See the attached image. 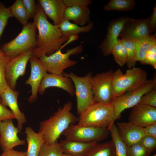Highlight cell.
I'll use <instances>...</instances> for the list:
<instances>
[{"label": "cell", "instance_id": "6da1fadb", "mask_svg": "<svg viewBox=\"0 0 156 156\" xmlns=\"http://www.w3.org/2000/svg\"><path fill=\"white\" fill-rule=\"evenodd\" d=\"M37 10L33 18L34 23L38 30L37 46L33 51V55L39 58L45 55H50L59 50L70 36H62L58 26L49 22L47 16L38 2Z\"/></svg>", "mask_w": 156, "mask_h": 156}, {"label": "cell", "instance_id": "7a4b0ae2", "mask_svg": "<svg viewBox=\"0 0 156 156\" xmlns=\"http://www.w3.org/2000/svg\"><path fill=\"white\" fill-rule=\"evenodd\" d=\"M71 102L68 101L48 119L40 123L38 132L43 136L45 143H52L57 141L60 135L78 118L71 112Z\"/></svg>", "mask_w": 156, "mask_h": 156}, {"label": "cell", "instance_id": "3957f363", "mask_svg": "<svg viewBox=\"0 0 156 156\" xmlns=\"http://www.w3.org/2000/svg\"><path fill=\"white\" fill-rule=\"evenodd\" d=\"M78 38V35L70 36L68 40L54 53L49 56L44 55L39 58L47 72L53 74L62 75L64 69L76 64L77 62L70 60L69 57L71 55H78L83 52V47L81 44L68 49L65 53H63L61 50L66 45L77 40Z\"/></svg>", "mask_w": 156, "mask_h": 156}, {"label": "cell", "instance_id": "277c9868", "mask_svg": "<svg viewBox=\"0 0 156 156\" xmlns=\"http://www.w3.org/2000/svg\"><path fill=\"white\" fill-rule=\"evenodd\" d=\"M147 77L146 72L140 67H132L125 73L120 69L113 72L112 99L138 88L146 81Z\"/></svg>", "mask_w": 156, "mask_h": 156}, {"label": "cell", "instance_id": "5b68a950", "mask_svg": "<svg viewBox=\"0 0 156 156\" xmlns=\"http://www.w3.org/2000/svg\"><path fill=\"white\" fill-rule=\"evenodd\" d=\"M79 116L77 124L80 125L107 128L109 131L114 123V113L111 103H95Z\"/></svg>", "mask_w": 156, "mask_h": 156}, {"label": "cell", "instance_id": "8992f818", "mask_svg": "<svg viewBox=\"0 0 156 156\" xmlns=\"http://www.w3.org/2000/svg\"><path fill=\"white\" fill-rule=\"evenodd\" d=\"M36 28L33 22L23 26L20 33L14 39L3 45L1 49L10 57L31 49L37 46Z\"/></svg>", "mask_w": 156, "mask_h": 156}, {"label": "cell", "instance_id": "52a82bcc", "mask_svg": "<svg viewBox=\"0 0 156 156\" xmlns=\"http://www.w3.org/2000/svg\"><path fill=\"white\" fill-rule=\"evenodd\" d=\"M92 74L90 72L85 76L79 77L73 72H64L62 74L70 78L73 82L77 98V113L79 116L94 103L91 86Z\"/></svg>", "mask_w": 156, "mask_h": 156}, {"label": "cell", "instance_id": "ba28073f", "mask_svg": "<svg viewBox=\"0 0 156 156\" xmlns=\"http://www.w3.org/2000/svg\"><path fill=\"white\" fill-rule=\"evenodd\" d=\"M156 87V77H154L147 79L138 88L125 93L112 99L111 103L113 105L114 113V122L120 117L123 111L138 104L144 94Z\"/></svg>", "mask_w": 156, "mask_h": 156}, {"label": "cell", "instance_id": "9c48e42d", "mask_svg": "<svg viewBox=\"0 0 156 156\" xmlns=\"http://www.w3.org/2000/svg\"><path fill=\"white\" fill-rule=\"evenodd\" d=\"M109 131L107 128L73 124L70 125L62 134L68 140L83 142H97L106 138Z\"/></svg>", "mask_w": 156, "mask_h": 156}, {"label": "cell", "instance_id": "30bf717a", "mask_svg": "<svg viewBox=\"0 0 156 156\" xmlns=\"http://www.w3.org/2000/svg\"><path fill=\"white\" fill-rule=\"evenodd\" d=\"M112 69L97 73L92 76L91 86L94 102L108 104L111 103L112 94Z\"/></svg>", "mask_w": 156, "mask_h": 156}, {"label": "cell", "instance_id": "8fae6325", "mask_svg": "<svg viewBox=\"0 0 156 156\" xmlns=\"http://www.w3.org/2000/svg\"><path fill=\"white\" fill-rule=\"evenodd\" d=\"M33 50L10 57L6 66L5 76L8 86L12 89L15 90L18 79L25 75L27 62L33 55Z\"/></svg>", "mask_w": 156, "mask_h": 156}, {"label": "cell", "instance_id": "7c38bea8", "mask_svg": "<svg viewBox=\"0 0 156 156\" xmlns=\"http://www.w3.org/2000/svg\"><path fill=\"white\" fill-rule=\"evenodd\" d=\"M12 120L0 121V146L3 152L23 145L26 142L18 137L17 134L19 132L17 127L14 126Z\"/></svg>", "mask_w": 156, "mask_h": 156}, {"label": "cell", "instance_id": "4fadbf2b", "mask_svg": "<svg viewBox=\"0 0 156 156\" xmlns=\"http://www.w3.org/2000/svg\"><path fill=\"white\" fill-rule=\"evenodd\" d=\"M29 61L31 68L30 74L25 83L31 87V95L27 100L30 103H32L37 99L40 85L47 72L39 58L32 55Z\"/></svg>", "mask_w": 156, "mask_h": 156}, {"label": "cell", "instance_id": "5bb4252c", "mask_svg": "<svg viewBox=\"0 0 156 156\" xmlns=\"http://www.w3.org/2000/svg\"><path fill=\"white\" fill-rule=\"evenodd\" d=\"M129 18L122 16L109 23L106 35L99 46L104 56L111 54L112 48L118 40L124 24Z\"/></svg>", "mask_w": 156, "mask_h": 156}, {"label": "cell", "instance_id": "9a60e30c", "mask_svg": "<svg viewBox=\"0 0 156 156\" xmlns=\"http://www.w3.org/2000/svg\"><path fill=\"white\" fill-rule=\"evenodd\" d=\"M151 34L148 17L144 19L129 18L124 24L119 37L137 40Z\"/></svg>", "mask_w": 156, "mask_h": 156}, {"label": "cell", "instance_id": "2e32d148", "mask_svg": "<svg viewBox=\"0 0 156 156\" xmlns=\"http://www.w3.org/2000/svg\"><path fill=\"white\" fill-rule=\"evenodd\" d=\"M51 87L60 88L67 92L71 96H74V84L72 79L68 77L47 73L41 81L38 93L42 95L47 88Z\"/></svg>", "mask_w": 156, "mask_h": 156}, {"label": "cell", "instance_id": "e0dca14e", "mask_svg": "<svg viewBox=\"0 0 156 156\" xmlns=\"http://www.w3.org/2000/svg\"><path fill=\"white\" fill-rule=\"evenodd\" d=\"M129 119V122L143 128L156 123V108L137 104L133 107Z\"/></svg>", "mask_w": 156, "mask_h": 156}, {"label": "cell", "instance_id": "ac0fdd59", "mask_svg": "<svg viewBox=\"0 0 156 156\" xmlns=\"http://www.w3.org/2000/svg\"><path fill=\"white\" fill-rule=\"evenodd\" d=\"M116 126L120 138L127 146L139 143L145 135L143 128L129 122H118Z\"/></svg>", "mask_w": 156, "mask_h": 156}, {"label": "cell", "instance_id": "d6986e66", "mask_svg": "<svg viewBox=\"0 0 156 156\" xmlns=\"http://www.w3.org/2000/svg\"><path fill=\"white\" fill-rule=\"evenodd\" d=\"M19 92L12 89L8 86L1 96V103L4 106H8L16 117L18 122L17 127L19 132L21 131L23 125L27 120L24 113L20 109L18 103Z\"/></svg>", "mask_w": 156, "mask_h": 156}, {"label": "cell", "instance_id": "ffe728a7", "mask_svg": "<svg viewBox=\"0 0 156 156\" xmlns=\"http://www.w3.org/2000/svg\"><path fill=\"white\" fill-rule=\"evenodd\" d=\"M47 16L53 21L54 25L58 26L64 19L67 6L63 0H38Z\"/></svg>", "mask_w": 156, "mask_h": 156}, {"label": "cell", "instance_id": "44dd1931", "mask_svg": "<svg viewBox=\"0 0 156 156\" xmlns=\"http://www.w3.org/2000/svg\"><path fill=\"white\" fill-rule=\"evenodd\" d=\"M59 143L64 154L72 156H86L98 142L96 141L83 142L65 139Z\"/></svg>", "mask_w": 156, "mask_h": 156}, {"label": "cell", "instance_id": "7402d4cb", "mask_svg": "<svg viewBox=\"0 0 156 156\" xmlns=\"http://www.w3.org/2000/svg\"><path fill=\"white\" fill-rule=\"evenodd\" d=\"M90 13V9L88 7H68L65 10L64 19L72 21L74 23L83 26L91 22Z\"/></svg>", "mask_w": 156, "mask_h": 156}, {"label": "cell", "instance_id": "603a6c76", "mask_svg": "<svg viewBox=\"0 0 156 156\" xmlns=\"http://www.w3.org/2000/svg\"><path fill=\"white\" fill-rule=\"evenodd\" d=\"M28 147L27 156H38L40 149L45 143L44 138L39 132L36 133L31 127L25 128L24 132Z\"/></svg>", "mask_w": 156, "mask_h": 156}, {"label": "cell", "instance_id": "cb8c5ba5", "mask_svg": "<svg viewBox=\"0 0 156 156\" xmlns=\"http://www.w3.org/2000/svg\"><path fill=\"white\" fill-rule=\"evenodd\" d=\"M94 23L92 21L85 26H80L64 19L58 27L62 36L69 37L73 36L78 35L81 33L89 32L92 29Z\"/></svg>", "mask_w": 156, "mask_h": 156}, {"label": "cell", "instance_id": "d4e9b609", "mask_svg": "<svg viewBox=\"0 0 156 156\" xmlns=\"http://www.w3.org/2000/svg\"><path fill=\"white\" fill-rule=\"evenodd\" d=\"M156 43V35H150L136 40L137 61L145 64L146 55L151 46Z\"/></svg>", "mask_w": 156, "mask_h": 156}, {"label": "cell", "instance_id": "484cf974", "mask_svg": "<svg viewBox=\"0 0 156 156\" xmlns=\"http://www.w3.org/2000/svg\"><path fill=\"white\" fill-rule=\"evenodd\" d=\"M115 146L112 140L96 144L86 156H115Z\"/></svg>", "mask_w": 156, "mask_h": 156}, {"label": "cell", "instance_id": "4316f807", "mask_svg": "<svg viewBox=\"0 0 156 156\" xmlns=\"http://www.w3.org/2000/svg\"><path fill=\"white\" fill-rule=\"evenodd\" d=\"M120 40L126 50L127 58L126 64L127 67L130 69L135 67L137 62L136 40L123 37L121 38Z\"/></svg>", "mask_w": 156, "mask_h": 156}, {"label": "cell", "instance_id": "83f0119b", "mask_svg": "<svg viewBox=\"0 0 156 156\" xmlns=\"http://www.w3.org/2000/svg\"><path fill=\"white\" fill-rule=\"evenodd\" d=\"M9 8L12 16L15 17L23 26L28 23L29 18L22 0H16Z\"/></svg>", "mask_w": 156, "mask_h": 156}, {"label": "cell", "instance_id": "f1b7e54d", "mask_svg": "<svg viewBox=\"0 0 156 156\" xmlns=\"http://www.w3.org/2000/svg\"><path fill=\"white\" fill-rule=\"evenodd\" d=\"M135 4L134 0H111L103 7L105 11H127L132 10Z\"/></svg>", "mask_w": 156, "mask_h": 156}, {"label": "cell", "instance_id": "f546056e", "mask_svg": "<svg viewBox=\"0 0 156 156\" xmlns=\"http://www.w3.org/2000/svg\"><path fill=\"white\" fill-rule=\"evenodd\" d=\"M109 131L115 146V156H127V146L120 138L115 124L112 125Z\"/></svg>", "mask_w": 156, "mask_h": 156}, {"label": "cell", "instance_id": "4dcf8cb0", "mask_svg": "<svg viewBox=\"0 0 156 156\" xmlns=\"http://www.w3.org/2000/svg\"><path fill=\"white\" fill-rule=\"evenodd\" d=\"M116 62L120 67L126 63L127 56L126 49L119 38L114 45L111 52Z\"/></svg>", "mask_w": 156, "mask_h": 156}, {"label": "cell", "instance_id": "1f68e13d", "mask_svg": "<svg viewBox=\"0 0 156 156\" xmlns=\"http://www.w3.org/2000/svg\"><path fill=\"white\" fill-rule=\"evenodd\" d=\"M10 56L0 49V102L1 96L8 85L6 79L5 68Z\"/></svg>", "mask_w": 156, "mask_h": 156}, {"label": "cell", "instance_id": "d6a6232c", "mask_svg": "<svg viewBox=\"0 0 156 156\" xmlns=\"http://www.w3.org/2000/svg\"><path fill=\"white\" fill-rule=\"evenodd\" d=\"M63 154L57 141L52 143H44L38 156H62Z\"/></svg>", "mask_w": 156, "mask_h": 156}, {"label": "cell", "instance_id": "836d02e7", "mask_svg": "<svg viewBox=\"0 0 156 156\" xmlns=\"http://www.w3.org/2000/svg\"><path fill=\"white\" fill-rule=\"evenodd\" d=\"M12 17L9 8L0 2V39L8 19Z\"/></svg>", "mask_w": 156, "mask_h": 156}, {"label": "cell", "instance_id": "e575fe53", "mask_svg": "<svg viewBox=\"0 0 156 156\" xmlns=\"http://www.w3.org/2000/svg\"><path fill=\"white\" fill-rule=\"evenodd\" d=\"M138 104L156 108V88L144 94L141 98Z\"/></svg>", "mask_w": 156, "mask_h": 156}, {"label": "cell", "instance_id": "d590c367", "mask_svg": "<svg viewBox=\"0 0 156 156\" xmlns=\"http://www.w3.org/2000/svg\"><path fill=\"white\" fill-rule=\"evenodd\" d=\"M127 156H150V153L138 143L127 146Z\"/></svg>", "mask_w": 156, "mask_h": 156}, {"label": "cell", "instance_id": "8d00e7d4", "mask_svg": "<svg viewBox=\"0 0 156 156\" xmlns=\"http://www.w3.org/2000/svg\"><path fill=\"white\" fill-rule=\"evenodd\" d=\"M139 143L150 153L156 147V138L145 135L141 139Z\"/></svg>", "mask_w": 156, "mask_h": 156}, {"label": "cell", "instance_id": "74e56055", "mask_svg": "<svg viewBox=\"0 0 156 156\" xmlns=\"http://www.w3.org/2000/svg\"><path fill=\"white\" fill-rule=\"evenodd\" d=\"M145 64L151 65L156 69V43L148 49L145 55Z\"/></svg>", "mask_w": 156, "mask_h": 156}, {"label": "cell", "instance_id": "f35d334b", "mask_svg": "<svg viewBox=\"0 0 156 156\" xmlns=\"http://www.w3.org/2000/svg\"><path fill=\"white\" fill-rule=\"evenodd\" d=\"M29 18H33L36 12V3L34 0H22Z\"/></svg>", "mask_w": 156, "mask_h": 156}, {"label": "cell", "instance_id": "ab89813d", "mask_svg": "<svg viewBox=\"0 0 156 156\" xmlns=\"http://www.w3.org/2000/svg\"><path fill=\"white\" fill-rule=\"evenodd\" d=\"M66 6L68 7L77 6L88 7L92 3L91 0H63Z\"/></svg>", "mask_w": 156, "mask_h": 156}, {"label": "cell", "instance_id": "60d3db41", "mask_svg": "<svg viewBox=\"0 0 156 156\" xmlns=\"http://www.w3.org/2000/svg\"><path fill=\"white\" fill-rule=\"evenodd\" d=\"M16 119V117L11 110L0 102V121Z\"/></svg>", "mask_w": 156, "mask_h": 156}, {"label": "cell", "instance_id": "b9f144b4", "mask_svg": "<svg viewBox=\"0 0 156 156\" xmlns=\"http://www.w3.org/2000/svg\"><path fill=\"white\" fill-rule=\"evenodd\" d=\"M148 18V26L151 34L155 31L156 28V5L155 4L151 14Z\"/></svg>", "mask_w": 156, "mask_h": 156}, {"label": "cell", "instance_id": "7bdbcfd3", "mask_svg": "<svg viewBox=\"0 0 156 156\" xmlns=\"http://www.w3.org/2000/svg\"><path fill=\"white\" fill-rule=\"evenodd\" d=\"M145 135L156 138V123L149 125L143 128Z\"/></svg>", "mask_w": 156, "mask_h": 156}, {"label": "cell", "instance_id": "ee69618b", "mask_svg": "<svg viewBox=\"0 0 156 156\" xmlns=\"http://www.w3.org/2000/svg\"><path fill=\"white\" fill-rule=\"evenodd\" d=\"M0 156H27L26 152L19 151L13 149L3 151Z\"/></svg>", "mask_w": 156, "mask_h": 156}, {"label": "cell", "instance_id": "f6af8a7d", "mask_svg": "<svg viewBox=\"0 0 156 156\" xmlns=\"http://www.w3.org/2000/svg\"><path fill=\"white\" fill-rule=\"evenodd\" d=\"M62 156H72L70 155L64 153Z\"/></svg>", "mask_w": 156, "mask_h": 156}, {"label": "cell", "instance_id": "bcb514c9", "mask_svg": "<svg viewBox=\"0 0 156 156\" xmlns=\"http://www.w3.org/2000/svg\"><path fill=\"white\" fill-rule=\"evenodd\" d=\"M154 156H156V155H155Z\"/></svg>", "mask_w": 156, "mask_h": 156}]
</instances>
